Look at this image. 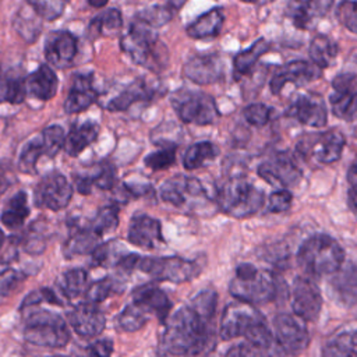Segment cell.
<instances>
[{
	"mask_svg": "<svg viewBox=\"0 0 357 357\" xmlns=\"http://www.w3.org/2000/svg\"><path fill=\"white\" fill-rule=\"evenodd\" d=\"M28 216H29V206H28L26 192L18 191L4 205L1 212V222L4 226L10 229H17L24 225Z\"/></svg>",
	"mask_w": 357,
	"mask_h": 357,
	"instance_id": "836d02e7",
	"label": "cell"
},
{
	"mask_svg": "<svg viewBox=\"0 0 357 357\" xmlns=\"http://www.w3.org/2000/svg\"><path fill=\"white\" fill-rule=\"evenodd\" d=\"M11 184V180L6 172V169L0 165V195L10 187Z\"/></svg>",
	"mask_w": 357,
	"mask_h": 357,
	"instance_id": "91938a15",
	"label": "cell"
},
{
	"mask_svg": "<svg viewBox=\"0 0 357 357\" xmlns=\"http://www.w3.org/2000/svg\"><path fill=\"white\" fill-rule=\"evenodd\" d=\"M293 202V195L287 188H279L278 191H273L269 195L268 201V209L275 213L286 212Z\"/></svg>",
	"mask_w": 357,
	"mask_h": 357,
	"instance_id": "11a10c76",
	"label": "cell"
},
{
	"mask_svg": "<svg viewBox=\"0 0 357 357\" xmlns=\"http://www.w3.org/2000/svg\"><path fill=\"white\" fill-rule=\"evenodd\" d=\"M86 177L92 187L96 185L100 190H112L116 184V169L113 165L105 162L98 167L95 174H88Z\"/></svg>",
	"mask_w": 357,
	"mask_h": 357,
	"instance_id": "816d5d0a",
	"label": "cell"
},
{
	"mask_svg": "<svg viewBox=\"0 0 357 357\" xmlns=\"http://www.w3.org/2000/svg\"><path fill=\"white\" fill-rule=\"evenodd\" d=\"M123 26V15L117 8H107L98 14L88 25V35L93 39L99 35H110Z\"/></svg>",
	"mask_w": 357,
	"mask_h": 357,
	"instance_id": "d590c367",
	"label": "cell"
},
{
	"mask_svg": "<svg viewBox=\"0 0 357 357\" xmlns=\"http://www.w3.org/2000/svg\"><path fill=\"white\" fill-rule=\"evenodd\" d=\"M42 301H47V303H52V304L63 305V301L59 298V296L52 289L42 287V289L33 290L29 294H26V297L22 300L21 310L31 308V307H33V305H36V304H39Z\"/></svg>",
	"mask_w": 357,
	"mask_h": 357,
	"instance_id": "f5cc1de1",
	"label": "cell"
},
{
	"mask_svg": "<svg viewBox=\"0 0 357 357\" xmlns=\"http://www.w3.org/2000/svg\"><path fill=\"white\" fill-rule=\"evenodd\" d=\"M272 112H273L272 107H269L268 105L251 103L244 107L243 116L247 120V123H250L251 126L262 127V126L268 124V121L271 120Z\"/></svg>",
	"mask_w": 357,
	"mask_h": 357,
	"instance_id": "f907efd6",
	"label": "cell"
},
{
	"mask_svg": "<svg viewBox=\"0 0 357 357\" xmlns=\"http://www.w3.org/2000/svg\"><path fill=\"white\" fill-rule=\"evenodd\" d=\"M26 96L25 78L14 75L13 73L0 71V102L13 105L22 103Z\"/></svg>",
	"mask_w": 357,
	"mask_h": 357,
	"instance_id": "8d00e7d4",
	"label": "cell"
},
{
	"mask_svg": "<svg viewBox=\"0 0 357 357\" xmlns=\"http://www.w3.org/2000/svg\"><path fill=\"white\" fill-rule=\"evenodd\" d=\"M153 88L148 85L144 79H135L130 85H127L119 95L112 98L107 103V109L110 112H123L127 110L137 102L151 100L153 96Z\"/></svg>",
	"mask_w": 357,
	"mask_h": 357,
	"instance_id": "f1b7e54d",
	"label": "cell"
},
{
	"mask_svg": "<svg viewBox=\"0 0 357 357\" xmlns=\"http://www.w3.org/2000/svg\"><path fill=\"white\" fill-rule=\"evenodd\" d=\"M293 314L305 322H315L322 310V294L311 276H297L290 287Z\"/></svg>",
	"mask_w": 357,
	"mask_h": 357,
	"instance_id": "4fadbf2b",
	"label": "cell"
},
{
	"mask_svg": "<svg viewBox=\"0 0 357 357\" xmlns=\"http://www.w3.org/2000/svg\"><path fill=\"white\" fill-rule=\"evenodd\" d=\"M335 0H289L284 15L298 29H308L314 22L324 18Z\"/></svg>",
	"mask_w": 357,
	"mask_h": 357,
	"instance_id": "44dd1931",
	"label": "cell"
},
{
	"mask_svg": "<svg viewBox=\"0 0 357 357\" xmlns=\"http://www.w3.org/2000/svg\"><path fill=\"white\" fill-rule=\"evenodd\" d=\"M3 243H4V233H3L1 229H0V248L3 247Z\"/></svg>",
	"mask_w": 357,
	"mask_h": 357,
	"instance_id": "e7e4bbea",
	"label": "cell"
},
{
	"mask_svg": "<svg viewBox=\"0 0 357 357\" xmlns=\"http://www.w3.org/2000/svg\"><path fill=\"white\" fill-rule=\"evenodd\" d=\"M321 77V68L312 61L291 60L279 67L269 81L271 92L278 95L286 84H294L297 86L305 85Z\"/></svg>",
	"mask_w": 357,
	"mask_h": 357,
	"instance_id": "2e32d148",
	"label": "cell"
},
{
	"mask_svg": "<svg viewBox=\"0 0 357 357\" xmlns=\"http://www.w3.org/2000/svg\"><path fill=\"white\" fill-rule=\"evenodd\" d=\"M241 1H244V3H255L258 0H241Z\"/></svg>",
	"mask_w": 357,
	"mask_h": 357,
	"instance_id": "03108f58",
	"label": "cell"
},
{
	"mask_svg": "<svg viewBox=\"0 0 357 357\" xmlns=\"http://www.w3.org/2000/svg\"><path fill=\"white\" fill-rule=\"evenodd\" d=\"M127 238L131 244L152 250L163 243L162 225L158 219H153L148 215H135L128 226Z\"/></svg>",
	"mask_w": 357,
	"mask_h": 357,
	"instance_id": "d4e9b609",
	"label": "cell"
},
{
	"mask_svg": "<svg viewBox=\"0 0 357 357\" xmlns=\"http://www.w3.org/2000/svg\"><path fill=\"white\" fill-rule=\"evenodd\" d=\"M64 139H66V132L60 126L46 127L40 135L45 155L49 158L56 156L64 146Z\"/></svg>",
	"mask_w": 357,
	"mask_h": 357,
	"instance_id": "7dc6e473",
	"label": "cell"
},
{
	"mask_svg": "<svg viewBox=\"0 0 357 357\" xmlns=\"http://www.w3.org/2000/svg\"><path fill=\"white\" fill-rule=\"evenodd\" d=\"M172 106L183 123L208 126L219 117V109L215 99L201 91L181 88L170 98Z\"/></svg>",
	"mask_w": 357,
	"mask_h": 357,
	"instance_id": "52a82bcc",
	"label": "cell"
},
{
	"mask_svg": "<svg viewBox=\"0 0 357 357\" xmlns=\"http://www.w3.org/2000/svg\"><path fill=\"white\" fill-rule=\"evenodd\" d=\"M174 10L170 8L167 4L166 6H160V4H155L151 7H146L144 10H141L139 13L135 14V18L144 21L145 24L151 25L152 28H160L163 25H166L167 22L172 21V18L174 17Z\"/></svg>",
	"mask_w": 357,
	"mask_h": 357,
	"instance_id": "b9f144b4",
	"label": "cell"
},
{
	"mask_svg": "<svg viewBox=\"0 0 357 357\" xmlns=\"http://www.w3.org/2000/svg\"><path fill=\"white\" fill-rule=\"evenodd\" d=\"M223 61L218 54L194 56L183 66V75L198 85H211L222 79Z\"/></svg>",
	"mask_w": 357,
	"mask_h": 357,
	"instance_id": "7402d4cb",
	"label": "cell"
},
{
	"mask_svg": "<svg viewBox=\"0 0 357 357\" xmlns=\"http://www.w3.org/2000/svg\"><path fill=\"white\" fill-rule=\"evenodd\" d=\"M346 138L339 130H328L318 134H308L298 142L301 153L308 155L319 165H332L340 159Z\"/></svg>",
	"mask_w": 357,
	"mask_h": 357,
	"instance_id": "7c38bea8",
	"label": "cell"
},
{
	"mask_svg": "<svg viewBox=\"0 0 357 357\" xmlns=\"http://www.w3.org/2000/svg\"><path fill=\"white\" fill-rule=\"evenodd\" d=\"M22 335L28 343L49 349H61L70 340L66 321L47 310H36L28 314Z\"/></svg>",
	"mask_w": 357,
	"mask_h": 357,
	"instance_id": "8992f818",
	"label": "cell"
},
{
	"mask_svg": "<svg viewBox=\"0 0 357 357\" xmlns=\"http://www.w3.org/2000/svg\"><path fill=\"white\" fill-rule=\"evenodd\" d=\"M99 240L100 237L89 226L77 227L64 244V255L66 258H71L73 255L91 254L99 244Z\"/></svg>",
	"mask_w": 357,
	"mask_h": 357,
	"instance_id": "d6a6232c",
	"label": "cell"
},
{
	"mask_svg": "<svg viewBox=\"0 0 357 357\" xmlns=\"http://www.w3.org/2000/svg\"><path fill=\"white\" fill-rule=\"evenodd\" d=\"M25 275L13 268H6L0 272V298L7 297L13 290H15L21 282H24Z\"/></svg>",
	"mask_w": 357,
	"mask_h": 357,
	"instance_id": "db71d44e",
	"label": "cell"
},
{
	"mask_svg": "<svg viewBox=\"0 0 357 357\" xmlns=\"http://www.w3.org/2000/svg\"><path fill=\"white\" fill-rule=\"evenodd\" d=\"M219 155V148L211 141H199L187 148L183 156V166L187 170L199 169Z\"/></svg>",
	"mask_w": 357,
	"mask_h": 357,
	"instance_id": "e575fe53",
	"label": "cell"
},
{
	"mask_svg": "<svg viewBox=\"0 0 357 357\" xmlns=\"http://www.w3.org/2000/svg\"><path fill=\"white\" fill-rule=\"evenodd\" d=\"M176 162V145H165L163 148L151 152L145 156L144 163L151 170H163Z\"/></svg>",
	"mask_w": 357,
	"mask_h": 357,
	"instance_id": "c3c4849f",
	"label": "cell"
},
{
	"mask_svg": "<svg viewBox=\"0 0 357 357\" xmlns=\"http://www.w3.org/2000/svg\"><path fill=\"white\" fill-rule=\"evenodd\" d=\"M116 291H121V286L112 276H105L91 283L85 290V298L91 303H100Z\"/></svg>",
	"mask_w": 357,
	"mask_h": 357,
	"instance_id": "7bdbcfd3",
	"label": "cell"
},
{
	"mask_svg": "<svg viewBox=\"0 0 357 357\" xmlns=\"http://www.w3.org/2000/svg\"><path fill=\"white\" fill-rule=\"evenodd\" d=\"M324 356H357V329L337 333L322 349Z\"/></svg>",
	"mask_w": 357,
	"mask_h": 357,
	"instance_id": "74e56055",
	"label": "cell"
},
{
	"mask_svg": "<svg viewBox=\"0 0 357 357\" xmlns=\"http://www.w3.org/2000/svg\"><path fill=\"white\" fill-rule=\"evenodd\" d=\"M273 353L298 354L310 343L305 321L296 314L282 312L273 318Z\"/></svg>",
	"mask_w": 357,
	"mask_h": 357,
	"instance_id": "30bf717a",
	"label": "cell"
},
{
	"mask_svg": "<svg viewBox=\"0 0 357 357\" xmlns=\"http://www.w3.org/2000/svg\"><path fill=\"white\" fill-rule=\"evenodd\" d=\"M279 291L278 279L273 272L259 269L252 264L237 265L236 273L229 283V293L240 301L261 305L275 300Z\"/></svg>",
	"mask_w": 357,
	"mask_h": 357,
	"instance_id": "277c9868",
	"label": "cell"
},
{
	"mask_svg": "<svg viewBox=\"0 0 357 357\" xmlns=\"http://www.w3.org/2000/svg\"><path fill=\"white\" fill-rule=\"evenodd\" d=\"M67 321L73 329L82 337H95L106 326L105 314L96 307V303L85 301L73 307L67 314Z\"/></svg>",
	"mask_w": 357,
	"mask_h": 357,
	"instance_id": "ffe728a7",
	"label": "cell"
},
{
	"mask_svg": "<svg viewBox=\"0 0 357 357\" xmlns=\"http://www.w3.org/2000/svg\"><path fill=\"white\" fill-rule=\"evenodd\" d=\"M88 283V273L82 268H74L63 275L61 291L67 298L78 297Z\"/></svg>",
	"mask_w": 357,
	"mask_h": 357,
	"instance_id": "60d3db41",
	"label": "cell"
},
{
	"mask_svg": "<svg viewBox=\"0 0 357 357\" xmlns=\"http://www.w3.org/2000/svg\"><path fill=\"white\" fill-rule=\"evenodd\" d=\"M120 47L135 64L152 71L163 70L169 60L167 47L159 39L155 28L135 17L121 36Z\"/></svg>",
	"mask_w": 357,
	"mask_h": 357,
	"instance_id": "7a4b0ae2",
	"label": "cell"
},
{
	"mask_svg": "<svg viewBox=\"0 0 357 357\" xmlns=\"http://www.w3.org/2000/svg\"><path fill=\"white\" fill-rule=\"evenodd\" d=\"M225 24V13L222 7H213L192 21L185 32L192 39H212L216 38Z\"/></svg>",
	"mask_w": 357,
	"mask_h": 357,
	"instance_id": "83f0119b",
	"label": "cell"
},
{
	"mask_svg": "<svg viewBox=\"0 0 357 357\" xmlns=\"http://www.w3.org/2000/svg\"><path fill=\"white\" fill-rule=\"evenodd\" d=\"M257 173L271 185L280 188L294 187L301 180V170L284 152H275L258 166Z\"/></svg>",
	"mask_w": 357,
	"mask_h": 357,
	"instance_id": "9a60e30c",
	"label": "cell"
},
{
	"mask_svg": "<svg viewBox=\"0 0 357 357\" xmlns=\"http://www.w3.org/2000/svg\"><path fill=\"white\" fill-rule=\"evenodd\" d=\"M132 303L142 308L148 315H156V318L163 324L170 314L172 301L167 294L156 284L146 283L134 289L131 294Z\"/></svg>",
	"mask_w": 357,
	"mask_h": 357,
	"instance_id": "cb8c5ba5",
	"label": "cell"
},
{
	"mask_svg": "<svg viewBox=\"0 0 357 357\" xmlns=\"http://www.w3.org/2000/svg\"><path fill=\"white\" fill-rule=\"evenodd\" d=\"M159 195L165 202L184 212L199 211L209 202L206 190L202 183L197 177H188L183 174L167 178L160 185Z\"/></svg>",
	"mask_w": 357,
	"mask_h": 357,
	"instance_id": "ba28073f",
	"label": "cell"
},
{
	"mask_svg": "<svg viewBox=\"0 0 357 357\" xmlns=\"http://www.w3.org/2000/svg\"><path fill=\"white\" fill-rule=\"evenodd\" d=\"M137 269L149 275L156 280L172 283H184L195 278L201 268L194 259H187L177 255L170 257H141Z\"/></svg>",
	"mask_w": 357,
	"mask_h": 357,
	"instance_id": "9c48e42d",
	"label": "cell"
},
{
	"mask_svg": "<svg viewBox=\"0 0 357 357\" xmlns=\"http://www.w3.org/2000/svg\"><path fill=\"white\" fill-rule=\"evenodd\" d=\"M328 293L332 298L346 307L351 308L357 305V265L346 264L332 273V279L328 283Z\"/></svg>",
	"mask_w": 357,
	"mask_h": 357,
	"instance_id": "603a6c76",
	"label": "cell"
},
{
	"mask_svg": "<svg viewBox=\"0 0 357 357\" xmlns=\"http://www.w3.org/2000/svg\"><path fill=\"white\" fill-rule=\"evenodd\" d=\"M337 52H339L337 43L332 38L324 33L315 35L311 39L310 47H308V54L311 61L315 66H318L321 70L328 68L335 61Z\"/></svg>",
	"mask_w": 357,
	"mask_h": 357,
	"instance_id": "1f68e13d",
	"label": "cell"
},
{
	"mask_svg": "<svg viewBox=\"0 0 357 357\" xmlns=\"http://www.w3.org/2000/svg\"><path fill=\"white\" fill-rule=\"evenodd\" d=\"M185 1H187V0H167V6H169L170 8H173L174 11H177V10H180V8L184 6Z\"/></svg>",
	"mask_w": 357,
	"mask_h": 357,
	"instance_id": "6125c7cd",
	"label": "cell"
},
{
	"mask_svg": "<svg viewBox=\"0 0 357 357\" xmlns=\"http://www.w3.org/2000/svg\"><path fill=\"white\" fill-rule=\"evenodd\" d=\"M119 225V208L116 205H106L100 208L92 219L89 227L102 237L107 231H113Z\"/></svg>",
	"mask_w": 357,
	"mask_h": 357,
	"instance_id": "ab89813d",
	"label": "cell"
},
{
	"mask_svg": "<svg viewBox=\"0 0 357 357\" xmlns=\"http://www.w3.org/2000/svg\"><path fill=\"white\" fill-rule=\"evenodd\" d=\"M271 47V43L265 38L257 39L250 47L238 52L233 59V77L240 79L241 77L250 74L261 56H264Z\"/></svg>",
	"mask_w": 357,
	"mask_h": 357,
	"instance_id": "4dcf8cb0",
	"label": "cell"
},
{
	"mask_svg": "<svg viewBox=\"0 0 357 357\" xmlns=\"http://www.w3.org/2000/svg\"><path fill=\"white\" fill-rule=\"evenodd\" d=\"M287 116L308 127H324L328 121V107L321 95H297L287 109Z\"/></svg>",
	"mask_w": 357,
	"mask_h": 357,
	"instance_id": "ac0fdd59",
	"label": "cell"
},
{
	"mask_svg": "<svg viewBox=\"0 0 357 357\" xmlns=\"http://www.w3.org/2000/svg\"><path fill=\"white\" fill-rule=\"evenodd\" d=\"M297 264L311 278L328 276L344 264V250L333 237L314 234L300 245Z\"/></svg>",
	"mask_w": 357,
	"mask_h": 357,
	"instance_id": "3957f363",
	"label": "cell"
},
{
	"mask_svg": "<svg viewBox=\"0 0 357 357\" xmlns=\"http://www.w3.org/2000/svg\"><path fill=\"white\" fill-rule=\"evenodd\" d=\"M96 98L98 91L93 85L92 74H77L64 100V112L70 114L79 113L93 105Z\"/></svg>",
	"mask_w": 357,
	"mask_h": 357,
	"instance_id": "484cf974",
	"label": "cell"
},
{
	"mask_svg": "<svg viewBox=\"0 0 357 357\" xmlns=\"http://www.w3.org/2000/svg\"><path fill=\"white\" fill-rule=\"evenodd\" d=\"M264 198L258 187L240 176L226 178L216 191L218 208L237 219L255 215L262 208Z\"/></svg>",
	"mask_w": 357,
	"mask_h": 357,
	"instance_id": "5b68a950",
	"label": "cell"
},
{
	"mask_svg": "<svg viewBox=\"0 0 357 357\" xmlns=\"http://www.w3.org/2000/svg\"><path fill=\"white\" fill-rule=\"evenodd\" d=\"M99 135V126L93 121H85L79 126H74L66 139H64V151L68 156H78L85 148L96 141Z\"/></svg>",
	"mask_w": 357,
	"mask_h": 357,
	"instance_id": "f546056e",
	"label": "cell"
},
{
	"mask_svg": "<svg viewBox=\"0 0 357 357\" xmlns=\"http://www.w3.org/2000/svg\"><path fill=\"white\" fill-rule=\"evenodd\" d=\"M29 7L45 21H54L64 13L70 0H26Z\"/></svg>",
	"mask_w": 357,
	"mask_h": 357,
	"instance_id": "f6af8a7d",
	"label": "cell"
},
{
	"mask_svg": "<svg viewBox=\"0 0 357 357\" xmlns=\"http://www.w3.org/2000/svg\"><path fill=\"white\" fill-rule=\"evenodd\" d=\"M264 319L265 318L255 305L236 300L223 310L219 325V336L222 340H231L238 336H245Z\"/></svg>",
	"mask_w": 357,
	"mask_h": 357,
	"instance_id": "8fae6325",
	"label": "cell"
},
{
	"mask_svg": "<svg viewBox=\"0 0 357 357\" xmlns=\"http://www.w3.org/2000/svg\"><path fill=\"white\" fill-rule=\"evenodd\" d=\"M138 259H139V255L138 254H127L124 257H121L119 261H117V268L123 272H131L132 269L137 268V264H138Z\"/></svg>",
	"mask_w": 357,
	"mask_h": 357,
	"instance_id": "6f0895ef",
	"label": "cell"
},
{
	"mask_svg": "<svg viewBox=\"0 0 357 357\" xmlns=\"http://www.w3.org/2000/svg\"><path fill=\"white\" fill-rule=\"evenodd\" d=\"M109 3V0H88V4L95 8H102Z\"/></svg>",
	"mask_w": 357,
	"mask_h": 357,
	"instance_id": "be15d7a7",
	"label": "cell"
},
{
	"mask_svg": "<svg viewBox=\"0 0 357 357\" xmlns=\"http://www.w3.org/2000/svg\"><path fill=\"white\" fill-rule=\"evenodd\" d=\"M89 354L92 356H99V357H107L113 351V342L110 339H100L92 343L88 347Z\"/></svg>",
	"mask_w": 357,
	"mask_h": 357,
	"instance_id": "9f6ffc18",
	"label": "cell"
},
{
	"mask_svg": "<svg viewBox=\"0 0 357 357\" xmlns=\"http://www.w3.org/2000/svg\"><path fill=\"white\" fill-rule=\"evenodd\" d=\"M148 319H149V315L142 308H139L135 303L131 301L120 312L117 324L120 329L124 332H137L148 322Z\"/></svg>",
	"mask_w": 357,
	"mask_h": 357,
	"instance_id": "f35d334b",
	"label": "cell"
},
{
	"mask_svg": "<svg viewBox=\"0 0 357 357\" xmlns=\"http://www.w3.org/2000/svg\"><path fill=\"white\" fill-rule=\"evenodd\" d=\"M332 88L333 92L329 96L332 113L347 121L357 119V74H337L332 79Z\"/></svg>",
	"mask_w": 357,
	"mask_h": 357,
	"instance_id": "5bb4252c",
	"label": "cell"
},
{
	"mask_svg": "<svg viewBox=\"0 0 357 357\" xmlns=\"http://www.w3.org/2000/svg\"><path fill=\"white\" fill-rule=\"evenodd\" d=\"M347 205L357 219V184H351L347 191Z\"/></svg>",
	"mask_w": 357,
	"mask_h": 357,
	"instance_id": "680465c9",
	"label": "cell"
},
{
	"mask_svg": "<svg viewBox=\"0 0 357 357\" xmlns=\"http://www.w3.org/2000/svg\"><path fill=\"white\" fill-rule=\"evenodd\" d=\"M78 52V40L68 31H53L47 35L43 53L47 63L57 68L73 64Z\"/></svg>",
	"mask_w": 357,
	"mask_h": 357,
	"instance_id": "d6986e66",
	"label": "cell"
},
{
	"mask_svg": "<svg viewBox=\"0 0 357 357\" xmlns=\"http://www.w3.org/2000/svg\"><path fill=\"white\" fill-rule=\"evenodd\" d=\"M29 15H26L25 11H20L17 14V17L14 18V29L18 32V35L25 39L26 42H35L36 38L40 33V22L38 21V18H40L38 14H35L33 18H28Z\"/></svg>",
	"mask_w": 357,
	"mask_h": 357,
	"instance_id": "bcb514c9",
	"label": "cell"
},
{
	"mask_svg": "<svg viewBox=\"0 0 357 357\" xmlns=\"http://www.w3.org/2000/svg\"><path fill=\"white\" fill-rule=\"evenodd\" d=\"M73 197V185L60 173H50L42 178L36 188V204L50 211H60L68 205Z\"/></svg>",
	"mask_w": 357,
	"mask_h": 357,
	"instance_id": "e0dca14e",
	"label": "cell"
},
{
	"mask_svg": "<svg viewBox=\"0 0 357 357\" xmlns=\"http://www.w3.org/2000/svg\"><path fill=\"white\" fill-rule=\"evenodd\" d=\"M339 22L353 33H357V0H343L336 8Z\"/></svg>",
	"mask_w": 357,
	"mask_h": 357,
	"instance_id": "681fc988",
	"label": "cell"
},
{
	"mask_svg": "<svg viewBox=\"0 0 357 357\" xmlns=\"http://www.w3.org/2000/svg\"><path fill=\"white\" fill-rule=\"evenodd\" d=\"M349 181H350L351 184H357V162L350 166V170H349Z\"/></svg>",
	"mask_w": 357,
	"mask_h": 357,
	"instance_id": "94428289",
	"label": "cell"
},
{
	"mask_svg": "<svg viewBox=\"0 0 357 357\" xmlns=\"http://www.w3.org/2000/svg\"><path fill=\"white\" fill-rule=\"evenodd\" d=\"M57 75L47 64L39 66L33 73L25 77L26 95L39 100H50L57 92Z\"/></svg>",
	"mask_w": 357,
	"mask_h": 357,
	"instance_id": "4316f807",
	"label": "cell"
},
{
	"mask_svg": "<svg viewBox=\"0 0 357 357\" xmlns=\"http://www.w3.org/2000/svg\"><path fill=\"white\" fill-rule=\"evenodd\" d=\"M42 155H45V149L40 139H33L28 142L21 151V155L18 159V169L26 174L35 173L36 163Z\"/></svg>",
	"mask_w": 357,
	"mask_h": 357,
	"instance_id": "ee69618b",
	"label": "cell"
},
{
	"mask_svg": "<svg viewBox=\"0 0 357 357\" xmlns=\"http://www.w3.org/2000/svg\"><path fill=\"white\" fill-rule=\"evenodd\" d=\"M218 294L204 289L188 304L166 318L159 339V353L165 356H195L206 351L212 335Z\"/></svg>",
	"mask_w": 357,
	"mask_h": 357,
	"instance_id": "6da1fadb",
	"label": "cell"
}]
</instances>
